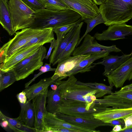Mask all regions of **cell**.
Returning a JSON list of instances; mask_svg holds the SVG:
<instances>
[{
  "label": "cell",
  "mask_w": 132,
  "mask_h": 132,
  "mask_svg": "<svg viewBox=\"0 0 132 132\" xmlns=\"http://www.w3.org/2000/svg\"><path fill=\"white\" fill-rule=\"evenodd\" d=\"M121 132H132V127L125 129L124 130H122Z\"/></svg>",
  "instance_id": "7dc6e473"
},
{
  "label": "cell",
  "mask_w": 132,
  "mask_h": 132,
  "mask_svg": "<svg viewBox=\"0 0 132 132\" xmlns=\"http://www.w3.org/2000/svg\"><path fill=\"white\" fill-rule=\"evenodd\" d=\"M122 130L121 126L120 125H116L113 127L111 132H120Z\"/></svg>",
  "instance_id": "ee69618b"
},
{
  "label": "cell",
  "mask_w": 132,
  "mask_h": 132,
  "mask_svg": "<svg viewBox=\"0 0 132 132\" xmlns=\"http://www.w3.org/2000/svg\"><path fill=\"white\" fill-rule=\"evenodd\" d=\"M132 35V26L126 23L114 24L109 26L102 33L97 32L94 36L100 40H115L125 38V36Z\"/></svg>",
  "instance_id": "7c38bea8"
},
{
  "label": "cell",
  "mask_w": 132,
  "mask_h": 132,
  "mask_svg": "<svg viewBox=\"0 0 132 132\" xmlns=\"http://www.w3.org/2000/svg\"><path fill=\"white\" fill-rule=\"evenodd\" d=\"M57 40L55 39V38L51 42V45L47 52V54L46 55L45 59L47 60L50 57L53 48H54L55 47L56 43Z\"/></svg>",
  "instance_id": "ab89813d"
},
{
  "label": "cell",
  "mask_w": 132,
  "mask_h": 132,
  "mask_svg": "<svg viewBox=\"0 0 132 132\" xmlns=\"http://www.w3.org/2000/svg\"><path fill=\"white\" fill-rule=\"evenodd\" d=\"M81 44L76 47L72 54L76 56L100 53L118 52L121 51L116 45L110 46L103 45L98 43L94 36L87 34L84 37Z\"/></svg>",
  "instance_id": "52a82bcc"
},
{
  "label": "cell",
  "mask_w": 132,
  "mask_h": 132,
  "mask_svg": "<svg viewBox=\"0 0 132 132\" xmlns=\"http://www.w3.org/2000/svg\"><path fill=\"white\" fill-rule=\"evenodd\" d=\"M47 112L55 114L59 112L60 107L62 104L58 88L55 90H48L47 94Z\"/></svg>",
  "instance_id": "484cf974"
},
{
  "label": "cell",
  "mask_w": 132,
  "mask_h": 132,
  "mask_svg": "<svg viewBox=\"0 0 132 132\" xmlns=\"http://www.w3.org/2000/svg\"><path fill=\"white\" fill-rule=\"evenodd\" d=\"M64 79L61 77L54 80L52 77L41 79L38 82L31 86H29L23 90L26 93L27 100H32L37 95L49 86L52 84H55L57 81Z\"/></svg>",
  "instance_id": "44dd1931"
},
{
  "label": "cell",
  "mask_w": 132,
  "mask_h": 132,
  "mask_svg": "<svg viewBox=\"0 0 132 132\" xmlns=\"http://www.w3.org/2000/svg\"><path fill=\"white\" fill-rule=\"evenodd\" d=\"M17 81L15 75L12 71L4 72L0 70V92Z\"/></svg>",
  "instance_id": "f546056e"
},
{
  "label": "cell",
  "mask_w": 132,
  "mask_h": 132,
  "mask_svg": "<svg viewBox=\"0 0 132 132\" xmlns=\"http://www.w3.org/2000/svg\"><path fill=\"white\" fill-rule=\"evenodd\" d=\"M131 53H132V52H131Z\"/></svg>",
  "instance_id": "681fc988"
},
{
  "label": "cell",
  "mask_w": 132,
  "mask_h": 132,
  "mask_svg": "<svg viewBox=\"0 0 132 132\" xmlns=\"http://www.w3.org/2000/svg\"><path fill=\"white\" fill-rule=\"evenodd\" d=\"M51 129L55 132H82L80 130L65 127H59Z\"/></svg>",
  "instance_id": "74e56055"
},
{
  "label": "cell",
  "mask_w": 132,
  "mask_h": 132,
  "mask_svg": "<svg viewBox=\"0 0 132 132\" xmlns=\"http://www.w3.org/2000/svg\"><path fill=\"white\" fill-rule=\"evenodd\" d=\"M113 93L121 97L132 101V89L122 92L118 91Z\"/></svg>",
  "instance_id": "e575fe53"
},
{
  "label": "cell",
  "mask_w": 132,
  "mask_h": 132,
  "mask_svg": "<svg viewBox=\"0 0 132 132\" xmlns=\"http://www.w3.org/2000/svg\"><path fill=\"white\" fill-rule=\"evenodd\" d=\"M59 0L80 14L82 21L93 18L100 13L99 8L93 0Z\"/></svg>",
  "instance_id": "ba28073f"
},
{
  "label": "cell",
  "mask_w": 132,
  "mask_h": 132,
  "mask_svg": "<svg viewBox=\"0 0 132 132\" xmlns=\"http://www.w3.org/2000/svg\"><path fill=\"white\" fill-rule=\"evenodd\" d=\"M90 54H85L70 56L59 60L54 75L52 77V79H56L58 78L63 77L66 78V73L72 70L81 61L89 56Z\"/></svg>",
  "instance_id": "5bb4252c"
},
{
  "label": "cell",
  "mask_w": 132,
  "mask_h": 132,
  "mask_svg": "<svg viewBox=\"0 0 132 132\" xmlns=\"http://www.w3.org/2000/svg\"><path fill=\"white\" fill-rule=\"evenodd\" d=\"M76 83L78 84L85 85L93 89L97 90L95 96L97 98L101 97L107 94H110L113 92L112 91L113 86L110 85L107 86L101 83L95 82H83L77 81Z\"/></svg>",
  "instance_id": "f1b7e54d"
},
{
  "label": "cell",
  "mask_w": 132,
  "mask_h": 132,
  "mask_svg": "<svg viewBox=\"0 0 132 132\" xmlns=\"http://www.w3.org/2000/svg\"><path fill=\"white\" fill-rule=\"evenodd\" d=\"M99 9L106 26L125 24L132 18V0H106Z\"/></svg>",
  "instance_id": "3957f363"
},
{
  "label": "cell",
  "mask_w": 132,
  "mask_h": 132,
  "mask_svg": "<svg viewBox=\"0 0 132 132\" xmlns=\"http://www.w3.org/2000/svg\"><path fill=\"white\" fill-rule=\"evenodd\" d=\"M108 53H100L92 54L84 60L81 61L72 70L66 73V77L74 75L78 73H83L91 71L95 65H92L95 60L103 58L109 55Z\"/></svg>",
  "instance_id": "d6986e66"
},
{
  "label": "cell",
  "mask_w": 132,
  "mask_h": 132,
  "mask_svg": "<svg viewBox=\"0 0 132 132\" xmlns=\"http://www.w3.org/2000/svg\"><path fill=\"white\" fill-rule=\"evenodd\" d=\"M59 118L65 120L70 124L85 129L90 132H98L97 127L103 126L113 127L111 124L105 123L98 119L93 118L78 117L67 115L59 112L55 113Z\"/></svg>",
  "instance_id": "8fae6325"
},
{
  "label": "cell",
  "mask_w": 132,
  "mask_h": 132,
  "mask_svg": "<svg viewBox=\"0 0 132 132\" xmlns=\"http://www.w3.org/2000/svg\"><path fill=\"white\" fill-rule=\"evenodd\" d=\"M77 81L74 76L72 75L66 80L59 81L55 84L57 86L62 104H85L89 110L93 108L98 90L86 85L77 84Z\"/></svg>",
  "instance_id": "6da1fadb"
},
{
  "label": "cell",
  "mask_w": 132,
  "mask_h": 132,
  "mask_svg": "<svg viewBox=\"0 0 132 132\" xmlns=\"http://www.w3.org/2000/svg\"><path fill=\"white\" fill-rule=\"evenodd\" d=\"M82 16L70 9L52 10L43 9L35 11L34 20L30 28H53L81 22Z\"/></svg>",
  "instance_id": "7a4b0ae2"
},
{
  "label": "cell",
  "mask_w": 132,
  "mask_h": 132,
  "mask_svg": "<svg viewBox=\"0 0 132 132\" xmlns=\"http://www.w3.org/2000/svg\"><path fill=\"white\" fill-rule=\"evenodd\" d=\"M7 0V1H9V0Z\"/></svg>",
  "instance_id": "c3c4849f"
},
{
  "label": "cell",
  "mask_w": 132,
  "mask_h": 132,
  "mask_svg": "<svg viewBox=\"0 0 132 132\" xmlns=\"http://www.w3.org/2000/svg\"><path fill=\"white\" fill-rule=\"evenodd\" d=\"M131 89H132V83L122 87L120 89L118 90V91L119 92H122Z\"/></svg>",
  "instance_id": "7bdbcfd3"
},
{
  "label": "cell",
  "mask_w": 132,
  "mask_h": 132,
  "mask_svg": "<svg viewBox=\"0 0 132 132\" xmlns=\"http://www.w3.org/2000/svg\"><path fill=\"white\" fill-rule=\"evenodd\" d=\"M95 3L97 5H101L103 4L106 0H93Z\"/></svg>",
  "instance_id": "f6af8a7d"
},
{
  "label": "cell",
  "mask_w": 132,
  "mask_h": 132,
  "mask_svg": "<svg viewBox=\"0 0 132 132\" xmlns=\"http://www.w3.org/2000/svg\"><path fill=\"white\" fill-rule=\"evenodd\" d=\"M132 114V107L125 108H106L104 110L94 114V118L105 123L113 120L123 119Z\"/></svg>",
  "instance_id": "9a60e30c"
},
{
  "label": "cell",
  "mask_w": 132,
  "mask_h": 132,
  "mask_svg": "<svg viewBox=\"0 0 132 132\" xmlns=\"http://www.w3.org/2000/svg\"><path fill=\"white\" fill-rule=\"evenodd\" d=\"M106 108H92L88 110L85 104H62L59 112L68 116L87 118H94V114L105 110Z\"/></svg>",
  "instance_id": "4fadbf2b"
},
{
  "label": "cell",
  "mask_w": 132,
  "mask_h": 132,
  "mask_svg": "<svg viewBox=\"0 0 132 132\" xmlns=\"http://www.w3.org/2000/svg\"><path fill=\"white\" fill-rule=\"evenodd\" d=\"M27 100L24 104H20L21 110L19 118L28 127L34 129L35 116L32 102Z\"/></svg>",
  "instance_id": "cb8c5ba5"
},
{
  "label": "cell",
  "mask_w": 132,
  "mask_h": 132,
  "mask_svg": "<svg viewBox=\"0 0 132 132\" xmlns=\"http://www.w3.org/2000/svg\"><path fill=\"white\" fill-rule=\"evenodd\" d=\"M51 88L52 90H55L57 89V86L56 84H53L51 85Z\"/></svg>",
  "instance_id": "bcb514c9"
},
{
  "label": "cell",
  "mask_w": 132,
  "mask_h": 132,
  "mask_svg": "<svg viewBox=\"0 0 132 132\" xmlns=\"http://www.w3.org/2000/svg\"><path fill=\"white\" fill-rule=\"evenodd\" d=\"M44 122L45 127L51 129L65 127L80 130L82 132H90L85 129L70 124L58 117L55 114L48 112L44 116Z\"/></svg>",
  "instance_id": "7402d4cb"
},
{
  "label": "cell",
  "mask_w": 132,
  "mask_h": 132,
  "mask_svg": "<svg viewBox=\"0 0 132 132\" xmlns=\"http://www.w3.org/2000/svg\"><path fill=\"white\" fill-rule=\"evenodd\" d=\"M48 28H28L15 32L14 37L4 44L0 50V63H3L20 48L32 38L43 33Z\"/></svg>",
  "instance_id": "277c9868"
},
{
  "label": "cell",
  "mask_w": 132,
  "mask_h": 132,
  "mask_svg": "<svg viewBox=\"0 0 132 132\" xmlns=\"http://www.w3.org/2000/svg\"><path fill=\"white\" fill-rule=\"evenodd\" d=\"M113 93L104 96L102 99H96L93 103V107L106 108L112 106L125 108L132 107V101L119 97Z\"/></svg>",
  "instance_id": "e0dca14e"
},
{
  "label": "cell",
  "mask_w": 132,
  "mask_h": 132,
  "mask_svg": "<svg viewBox=\"0 0 132 132\" xmlns=\"http://www.w3.org/2000/svg\"><path fill=\"white\" fill-rule=\"evenodd\" d=\"M56 69V68H52L51 69H49L47 68V67L44 65L42 66L39 69L40 71L42 72L43 73L49 71H55Z\"/></svg>",
  "instance_id": "60d3db41"
},
{
  "label": "cell",
  "mask_w": 132,
  "mask_h": 132,
  "mask_svg": "<svg viewBox=\"0 0 132 132\" xmlns=\"http://www.w3.org/2000/svg\"><path fill=\"white\" fill-rule=\"evenodd\" d=\"M0 125L2 128L6 129L8 127H9L8 122L7 121L3 119H0Z\"/></svg>",
  "instance_id": "b9f144b4"
},
{
  "label": "cell",
  "mask_w": 132,
  "mask_h": 132,
  "mask_svg": "<svg viewBox=\"0 0 132 132\" xmlns=\"http://www.w3.org/2000/svg\"><path fill=\"white\" fill-rule=\"evenodd\" d=\"M83 21L87 24L86 30L84 35L80 38L77 45L76 47L79 45L86 35L88 33L90 32L96 26L101 23H104L105 22L100 13L97 16L93 18L86 19L84 20Z\"/></svg>",
  "instance_id": "4dcf8cb0"
},
{
  "label": "cell",
  "mask_w": 132,
  "mask_h": 132,
  "mask_svg": "<svg viewBox=\"0 0 132 132\" xmlns=\"http://www.w3.org/2000/svg\"><path fill=\"white\" fill-rule=\"evenodd\" d=\"M107 123L111 124L113 127L116 125H120L121 126L122 128L124 127L125 125L124 121L123 119L113 120L108 121Z\"/></svg>",
  "instance_id": "f35d334b"
},
{
  "label": "cell",
  "mask_w": 132,
  "mask_h": 132,
  "mask_svg": "<svg viewBox=\"0 0 132 132\" xmlns=\"http://www.w3.org/2000/svg\"><path fill=\"white\" fill-rule=\"evenodd\" d=\"M16 96L20 104H24L27 100L26 93L23 90L17 94Z\"/></svg>",
  "instance_id": "d590c367"
},
{
  "label": "cell",
  "mask_w": 132,
  "mask_h": 132,
  "mask_svg": "<svg viewBox=\"0 0 132 132\" xmlns=\"http://www.w3.org/2000/svg\"><path fill=\"white\" fill-rule=\"evenodd\" d=\"M46 52V48L42 45L34 53L14 66L10 71L15 75L17 81L26 78L35 71L39 69L43 64Z\"/></svg>",
  "instance_id": "8992f818"
},
{
  "label": "cell",
  "mask_w": 132,
  "mask_h": 132,
  "mask_svg": "<svg viewBox=\"0 0 132 132\" xmlns=\"http://www.w3.org/2000/svg\"><path fill=\"white\" fill-rule=\"evenodd\" d=\"M34 11L45 9V5L42 0H21Z\"/></svg>",
  "instance_id": "836d02e7"
},
{
  "label": "cell",
  "mask_w": 132,
  "mask_h": 132,
  "mask_svg": "<svg viewBox=\"0 0 132 132\" xmlns=\"http://www.w3.org/2000/svg\"><path fill=\"white\" fill-rule=\"evenodd\" d=\"M123 119L124 121L125 125L122 130L132 127V114Z\"/></svg>",
  "instance_id": "8d00e7d4"
},
{
  "label": "cell",
  "mask_w": 132,
  "mask_h": 132,
  "mask_svg": "<svg viewBox=\"0 0 132 132\" xmlns=\"http://www.w3.org/2000/svg\"><path fill=\"white\" fill-rule=\"evenodd\" d=\"M45 5V9L52 10H59L70 9L59 0H42Z\"/></svg>",
  "instance_id": "1f68e13d"
},
{
  "label": "cell",
  "mask_w": 132,
  "mask_h": 132,
  "mask_svg": "<svg viewBox=\"0 0 132 132\" xmlns=\"http://www.w3.org/2000/svg\"><path fill=\"white\" fill-rule=\"evenodd\" d=\"M0 119L7 121L9 128L15 132H35L34 129L26 126L18 117L16 118L9 117L4 115L1 111Z\"/></svg>",
  "instance_id": "83f0119b"
},
{
  "label": "cell",
  "mask_w": 132,
  "mask_h": 132,
  "mask_svg": "<svg viewBox=\"0 0 132 132\" xmlns=\"http://www.w3.org/2000/svg\"><path fill=\"white\" fill-rule=\"evenodd\" d=\"M42 45H32L20 52L15 54L6 59L0 65V70L6 72L10 71L14 66L21 61L35 52Z\"/></svg>",
  "instance_id": "2e32d148"
},
{
  "label": "cell",
  "mask_w": 132,
  "mask_h": 132,
  "mask_svg": "<svg viewBox=\"0 0 132 132\" xmlns=\"http://www.w3.org/2000/svg\"><path fill=\"white\" fill-rule=\"evenodd\" d=\"M131 56L132 53L121 56L109 54L103 58L102 61L93 63L92 65L96 66L98 64H102L104 66V71L103 74L106 76L119 67Z\"/></svg>",
  "instance_id": "ac0fdd59"
},
{
  "label": "cell",
  "mask_w": 132,
  "mask_h": 132,
  "mask_svg": "<svg viewBox=\"0 0 132 132\" xmlns=\"http://www.w3.org/2000/svg\"><path fill=\"white\" fill-rule=\"evenodd\" d=\"M7 0H0V23L10 36L15 33L13 25Z\"/></svg>",
  "instance_id": "603a6c76"
},
{
  "label": "cell",
  "mask_w": 132,
  "mask_h": 132,
  "mask_svg": "<svg viewBox=\"0 0 132 132\" xmlns=\"http://www.w3.org/2000/svg\"><path fill=\"white\" fill-rule=\"evenodd\" d=\"M79 23L73 27L59 42H56L55 47L50 58V63L53 65L58 63L60 56L72 39Z\"/></svg>",
  "instance_id": "ffe728a7"
},
{
  "label": "cell",
  "mask_w": 132,
  "mask_h": 132,
  "mask_svg": "<svg viewBox=\"0 0 132 132\" xmlns=\"http://www.w3.org/2000/svg\"><path fill=\"white\" fill-rule=\"evenodd\" d=\"M106 77L110 85L117 88L123 87L126 80L132 79V56Z\"/></svg>",
  "instance_id": "30bf717a"
},
{
  "label": "cell",
  "mask_w": 132,
  "mask_h": 132,
  "mask_svg": "<svg viewBox=\"0 0 132 132\" xmlns=\"http://www.w3.org/2000/svg\"><path fill=\"white\" fill-rule=\"evenodd\" d=\"M83 24V22H81L78 24L73 36L65 49L60 55L58 59V62L59 60L70 56L72 54L76 47L77 45L80 38L81 30Z\"/></svg>",
  "instance_id": "4316f807"
},
{
  "label": "cell",
  "mask_w": 132,
  "mask_h": 132,
  "mask_svg": "<svg viewBox=\"0 0 132 132\" xmlns=\"http://www.w3.org/2000/svg\"><path fill=\"white\" fill-rule=\"evenodd\" d=\"M80 23L69 24L53 28V31L57 36L56 42H59L73 27Z\"/></svg>",
  "instance_id": "d6a6232c"
},
{
  "label": "cell",
  "mask_w": 132,
  "mask_h": 132,
  "mask_svg": "<svg viewBox=\"0 0 132 132\" xmlns=\"http://www.w3.org/2000/svg\"><path fill=\"white\" fill-rule=\"evenodd\" d=\"M54 32L53 28H48L47 30L43 33L32 38L25 45L18 50L12 56L19 53L33 45L38 44L43 45L46 43H51L54 38Z\"/></svg>",
  "instance_id": "d4e9b609"
},
{
  "label": "cell",
  "mask_w": 132,
  "mask_h": 132,
  "mask_svg": "<svg viewBox=\"0 0 132 132\" xmlns=\"http://www.w3.org/2000/svg\"><path fill=\"white\" fill-rule=\"evenodd\" d=\"M48 90L47 87L32 100L35 116L34 128L36 132H43L45 128L44 119L47 112L46 104Z\"/></svg>",
  "instance_id": "9c48e42d"
},
{
  "label": "cell",
  "mask_w": 132,
  "mask_h": 132,
  "mask_svg": "<svg viewBox=\"0 0 132 132\" xmlns=\"http://www.w3.org/2000/svg\"><path fill=\"white\" fill-rule=\"evenodd\" d=\"M8 3L15 32L19 30L30 28L34 20L35 11L21 0H9Z\"/></svg>",
  "instance_id": "5b68a950"
}]
</instances>
